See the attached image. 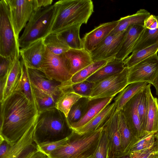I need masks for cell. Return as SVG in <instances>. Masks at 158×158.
Here are the masks:
<instances>
[{
    "mask_svg": "<svg viewBox=\"0 0 158 158\" xmlns=\"http://www.w3.org/2000/svg\"><path fill=\"white\" fill-rule=\"evenodd\" d=\"M39 113L35 105L16 90L1 102L0 136L13 145L35 125Z\"/></svg>",
    "mask_w": 158,
    "mask_h": 158,
    "instance_id": "6da1fadb",
    "label": "cell"
},
{
    "mask_svg": "<svg viewBox=\"0 0 158 158\" xmlns=\"http://www.w3.org/2000/svg\"><path fill=\"white\" fill-rule=\"evenodd\" d=\"M73 131L65 115L55 107L39 112L33 139L37 145L58 141L67 137Z\"/></svg>",
    "mask_w": 158,
    "mask_h": 158,
    "instance_id": "7a4b0ae2",
    "label": "cell"
},
{
    "mask_svg": "<svg viewBox=\"0 0 158 158\" xmlns=\"http://www.w3.org/2000/svg\"><path fill=\"white\" fill-rule=\"evenodd\" d=\"M103 127L80 134L73 130L64 143L48 158H92L100 139Z\"/></svg>",
    "mask_w": 158,
    "mask_h": 158,
    "instance_id": "3957f363",
    "label": "cell"
},
{
    "mask_svg": "<svg viewBox=\"0 0 158 158\" xmlns=\"http://www.w3.org/2000/svg\"><path fill=\"white\" fill-rule=\"evenodd\" d=\"M54 4L56 11L51 32L57 33L74 25L86 24L94 12L91 0H61Z\"/></svg>",
    "mask_w": 158,
    "mask_h": 158,
    "instance_id": "277c9868",
    "label": "cell"
},
{
    "mask_svg": "<svg viewBox=\"0 0 158 158\" xmlns=\"http://www.w3.org/2000/svg\"><path fill=\"white\" fill-rule=\"evenodd\" d=\"M56 11L54 3L34 11L19 37L20 48L37 40L44 38L51 32Z\"/></svg>",
    "mask_w": 158,
    "mask_h": 158,
    "instance_id": "5b68a950",
    "label": "cell"
},
{
    "mask_svg": "<svg viewBox=\"0 0 158 158\" xmlns=\"http://www.w3.org/2000/svg\"><path fill=\"white\" fill-rule=\"evenodd\" d=\"M19 40L11 21L6 0L0 1V56L12 63L20 57Z\"/></svg>",
    "mask_w": 158,
    "mask_h": 158,
    "instance_id": "8992f818",
    "label": "cell"
},
{
    "mask_svg": "<svg viewBox=\"0 0 158 158\" xmlns=\"http://www.w3.org/2000/svg\"><path fill=\"white\" fill-rule=\"evenodd\" d=\"M40 70L49 78L63 84L70 82L72 77L69 62L64 54L55 55L47 48Z\"/></svg>",
    "mask_w": 158,
    "mask_h": 158,
    "instance_id": "52a82bcc",
    "label": "cell"
},
{
    "mask_svg": "<svg viewBox=\"0 0 158 158\" xmlns=\"http://www.w3.org/2000/svg\"><path fill=\"white\" fill-rule=\"evenodd\" d=\"M129 68L94 82L90 98L114 97L128 85Z\"/></svg>",
    "mask_w": 158,
    "mask_h": 158,
    "instance_id": "ba28073f",
    "label": "cell"
},
{
    "mask_svg": "<svg viewBox=\"0 0 158 158\" xmlns=\"http://www.w3.org/2000/svg\"><path fill=\"white\" fill-rule=\"evenodd\" d=\"M16 38L35 10L34 0H6Z\"/></svg>",
    "mask_w": 158,
    "mask_h": 158,
    "instance_id": "9c48e42d",
    "label": "cell"
},
{
    "mask_svg": "<svg viewBox=\"0 0 158 158\" xmlns=\"http://www.w3.org/2000/svg\"><path fill=\"white\" fill-rule=\"evenodd\" d=\"M158 75V56L157 54L129 68L128 84L139 82L152 84Z\"/></svg>",
    "mask_w": 158,
    "mask_h": 158,
    "instance_id": "30bf717a",
    "label": "cell"
},
{
    "mask_svg": "<svg viewBox=\"0 0 158 158\" xmlns=\"http://www.w3.org/2000/svg\"><path fill=\"white\" fill-rule=\"evenodd\" d=\"M126 31L116 34H110L90 52L93 62L115 58L121 48Z\"/></svg>",
    "mask_w": 158,
    "mask_h": 158,
    "instance_id": "8fae6325",
    "label": "cell"
},
{
    "mask_svg": "<svg viewBox=\"0 0 158 158\" xmlns=\"http://www.w3.org/2000/svg\"><path fill=\"white\" fill-rule=\"evenodd\" d=\"M119 110L115 111L103 127L107 137L108 158H116L122 155L121 141L118 129Z\"/></svg>",
    "mask_w": 158,
    "mask_h": 158,
    "instance_id": "7c38bea8",
    "label": "cell"
},
{
    "mask_svg": "<svg viewBox=\"0 0 158 158\" xmlns=\"http://www.w3.org/2000/svg\"><path fill=\"white\" fill-rule=\"evenodd\" d=\"M28 76L31 84L58 99L63 92L62 83L48 77L41 71L27 68Z\"/></svg>",
    "mask_w": 158,
    "mask_h": 158,
    "instance_id": "4fadbf2b",
    "label": "cell"
},
{
    "mask_svg": "<svg viewBox=\"0 0 158 158\" xmlns=\"http://www.w3.org/2000/svg\"><path fill=\"white\" fill-rule=\"evenodd\" d=\"M35 127L31 128L12 146L4 158H30L39 151L33 139Z\"/></svg>",
    "mask_w": 158,
    "mask_h": 158,
    "instance_id": "5bb4252c",
    "label": "cell"
},
{
    "mask_svg": "<svg viewBox=\"0 0 158 158\" xmlns=\"http://www.w3.org/2000/svg\"><path fill=\"white\" fill-rule=\"evenodd\" d=\"M46 48L42 39L20 48V56L27 68L40 70Z\"/></svg>",
    "mask_w": 158,
    "mask_h": 158,
    "instance_id": "9a60e30c",
    "label": "cell"
},
{
    "mask_svg": "<svg viewBox=\"0 0 158 158\" xmlns=\"http://www.w3.org/2000/svg\"><path fill=\"white\" fill-rule=\"evenodd\" d=\"M20 57L13 62L4 83L0 85V102L15 92L19 84L22 74Z\"/></svg>",
    "mask_w": 158,
    "mask_h": 158,
    "instance_id": "2e32d148",
    "label": "cell"
},
{
    "mask_svg": "<svg viewBox=\"0 0 158 158\" xmlns=\"http://www.w3.org/2000/svg\"><path fill=\"white\" fill-rule=\"evenodd\" d=\"M118 23L116 20L101 24L86 33L81 39L83 48L90 52L110 34Z\"/></svg>",
    "mask_w": 158,
    "mask_h": 158,
    "instance_id": "e0dca14e",
    "label": "cell"
},
{
    "mask_svg": "<svg viewBox=\"0 0 158 158\" xmlns=\"http://www.w3.org/2000/svg\"><path fill=\"white\" fill-rule=\"evenodd\" d=\"M120 110L129 129L135 138H139L145 133L144 131L136 110L135 95Z\"/></svg>",
    "mask_w": 158,
    "mask_h": 158,
    "instance_id": "ac0fdd59",
    "label": "cell"
},
{
    "mask_svg": "<svg viewBox=\"0 0 158 158\" xmlns=\"http://www.w3.org/2000/svg\"><path fill=\"white\" fill-rule=\"evenodd\" d=\"M114 97L90 99L82 118L79 121L71 125L70 128L75 130L87 124L110 103Z\"/></svg>",
    "mask_w": 158,
    "mask_h": 158,
    "instance_id": "d6986e66",
    "label": "cell"
},
{
    "mask_svg": "<svg viewBox=\"0 0 158 158\" xmlns=\"http://www.w3.org/2000/svg\"><path fill=\"white\" fill-rule=\"evenodd\" d=\"M64 54L69 62L72 76L93 62L90 52L84 48H70Z\"/></svg>",
    "mask_w": 158,
    "mask_h": 158,
    "instance_id": "ffe728a7",
    "label": "cell"
},
{
    "mask_svg": "<svg viewBox=\"0 0 158 158\" xmlns=\"http://www.w3.org/2000/svg\"><path fill=\"white\" fill-rule=\"evenodd\" d=\"M144 28V26L138 25H131L127 28L121 48L115 58L123 61L128 57Z\"/></svg>",
    "mask_w": 158,
    "mask_h": 158,
    "instance_id": "44dd1931",
    "label": "cell"
},
{
    "mask_svg": "<svg viewBox=\"0 0 158 158\" xmlns=\"http://www.w3.org/2000/svg\"><path fill=\"white\" fill-rule=\"evenodd\" d=\"M144 131L153 132L158 131V100L152 95L151 84H148V96L146 120Z\"/></svg>",
    "mask_w": 158,
    "mask_h": 158,
    "instance_id": "7402d4cb",
    "label": "cell"
},
{
    "mask_svg": "<svg viewBox=\"0 0 158 158\" xmlns=\"http://www.w3.org/2000/svg\"><path fill=\"white\" fill-rule=\"evenodd\" d=\"M116 109V105L114 102L110 103L87 124L73 131L80 134H83L102 128Z\"/></svg>",
    "mask_w": 158,
    "mask_h": 158,
    "instance_id": "603a6c76",
    "label": "cell"
},
{
    "mask_svg": "<svg viewBox=\"0 0 158 158\" xmlns=\"http://www.w3.org/2000/svg\"><path fill=\"white\" fill-rule=\"evenodd\" d=\"M150 15V13L146 10L141 9L135 14L121 18L118 20V24L110 34L122 32L131 25H138L144 26L145 20Z\"/></svg>",
    "mask_w": 158,
    "mask_h": 158,
    "instance_id": "cb8c5ba5",
    "label": "cell"
},
{
    "mask_svg": "<svg viewBox=\"0 0 158 158\" xmlns=\"http://www.w3.org/2000/svg\"><path fill=\"white\" fill-rule=\"evenodd\" d=\"M123 61L114 58L101 68L85 80L95 82L120 73L124 69Z\"/></svg>",
    "mask_w": 158,
    "mask_h": 158,
    "instance_id": "d4e9b609",
    "label": "cell"
},
{
    "mask_svg": "<svg viewBox=\"0 0 158 158\" xmlns=\"http://www.w3.org/2000/svg\"><path fill=\"white\" fill-rule=\"evenodd\" d=\"M69 85L62 86L63 92L58 98L56 108L62 112L66 117L73 105L82 97L80 95L72 91Z\"/></svg>",
    "mask_w": 158,
    "mask_h": 158,
    "instance_id": "484cf974",
    "label": "cell"
},
{
    "mask_svg": "<svg viewBox=\"0 0 158 158\" xmlns=\"http://www.w3.org/2000/svg\"><path fill=\"white\" fill-rule=\"evenodd\" d=\"M148 84L147 82H139L128 85L118 94L114 99L116 110H121L132 98Z\"/></svg>",
    "mask_w": 158,
    "mask_h": 158,
    "instance_id": "4316f807",
    "label": "cell"
},
{
    "mask_svg": "<svg viewBox=\"0 0 158 158\" xmlns=\"http://www.w3.org/2000/svg\"><path fill=\"white\" fill-rule=\"evenodd\" d=\"M118 129L120 133L122 155L129 153L136 139L129 129L122 111L119 110Z\"/></svg>",
    "mask_w": 158,
    "mask_h": 158,
    "instance_id": "83f0119b",
    "label": "cell"
},
{
    "mask_svg": "<svg viewBox=\"0 0 158 158\" xmlns=\"http://www.w3.org/2000/svg\"><path fill=\"white\" fill-rule=\"evenodd\" d=\"M35 106L39 112L56 107L57 99L31 84Z\"/></svg>",
    "mask_w": 158,
    "mask_h": 158,
    "instance_id": "f1b7e54d",
    "label": "cell"
},
{
    "mask_svg": "<svg viewBox=\"0 0 158 158\" xmlns=\"http://www.w3.org/2000/svg\"><path fill=\"white\" fill-rule=\"evenodd\" d=\"M81 25H74L56 33L70 48L82 49L83 48L82 39L80 36V31Z\"/></svg>",
    "mask_w": 158,
    "mask_h": 158,
    "instance_id": "f546056e",
    "label": "cell"
},
{
    "mask_svg": "<svg viewBox=\"0 0 158 158\" xmlns=\"http://www.w3.org/2000/svg\"><path fill=\"white\" fill-rule=\"evenodd\" d=\"M158 21V16H156ZM158 42V27L154 29L145 28L136 41L132 53L144 49Z\"/></svg>",
    "mask_w": 158,
    "mask_h": 158,
    "instance_id": "4dcf8cb0",
    "label": "cell"
},
{
    "mask_svg": "<svg viewBox=\"0 0 158 158\" xmlns=\"http://www.w3.org/2000/svg\"><path fill=\"white\" fill-rule=\"evenodd\" d=\"M44 40L46 47L56 55L63 54L70 49L56 33L51 32L44 38Z\"/></svg>",
    "mask_w": 158,
    "mask_h": 158,
    "instance_id": "1f68e13d",
    "label": "cell"
},
{
    "mask_svg": "<svg viewBox=\"0 0 158 158\" xmlns=\"http://www.w3.org/2000/svg\"><path fill=\"white\" fill-rule=\"evenodd\" d=\"M158 52V42L144 49L132 53L123 61L125 67L128 68L150 56L157 54Z\"/></svg>",
    "mask_w": 158,
    "mask_h": 158,
    "instance_id": "d6a6232c",
    "label": "cell"
},
{
    "mask_svg": "<svg viewBox=\"0 0 158 158\" xmlns=\"http://www.w3.org/2000/svg\"><path fill=\"white\" fill-rule=\"evenodd\" d=\"M90 99L89 98L82 97L73 105L67 117L69 127L82 118Z\"/></svg>",
    "mask_w": 158,
    "mask_h": 158,
    "instance_id": "836d02e7",
    "label": "cell"
},
{
    "mask_svg": "<svg viewBox=\"0 0 158 158\" xmlns=\"http://www.w3.org/2000/svg\"><path fill=\"white\" fill-rule=\"evenodd\" d=\"M111 59L93 62L77 72L72 77L70 80L71 84L85 80L99 69L105 65Z\"/></svg>",
    "mask_w": 158,
    "mask_h": 158,
    "instance_id": "e575fe53",
    "label": "cell"
},
{
    "mask_svg": "<svg viewBox=\"0 0 158 158\" xmlns=\"http://www.w3.org/2000/svg\"><path fill=\"white\" fill-rule=\"evenodd\" d=\"M148 84L140 89L135 95L136 110L143 127V131L146 120L148 101Z\"/></svg>",
    "mask_w": 158,
    "mask_h": 158,
    "instance_id": "d590c367",
    "label": "cell"
},
{
    "mask_svg": "<svg viewBox=\"0 0 158 158\" xmlns=\"http://www.w3.org/2000/svg\"><path fill=\"white\" fill-rule=\"evenodd\" d=\"M20 59L22 65V74L20 82L17 90L20 91L28 100L35 105L31 83L28 76L27 68L21 56Z\"/></svg>",
    "mask_w": 158,
    "mask_h": 158,
    "instance_id": "8d00e7d4",
    "label": "cell"
},
{
    "mask_svg": "<svg viewBox=\"0 0 158 158\" xmlns=\"http://www.w3.org/2000/svg\"><path fill=\"white\" fill-rule=\"evenodd\" d=\"M156 134L153 132H145L139 138L136 139L131 148L129 153L148 149L154 146L156 143Z\"/></svg>",
    "mask_w": 158,
    "mask_h": 158,
    "instance_id": "74e56055",
    "label": "cell"
},
{
    "mask_svg": "<svg viewBox=\"0 0 158 158\" xmlns=\"http://www.w3.org/2000/svg\"><path fill=\"white\" fill-rule=\"evenodd\" d=\"M94 83L86 80L71 84V90L82 97L90 98Z\"/></svg>",
    "mask_w": 158,
    "mask_h": 158,
    "instance_id": "f35d334b",
    "label": "cell"
},
{
    "mask_svg": "<svg viewBox=\"0 0 158 158\" xmlns=\"http://www.w3.org/2000/svg\"><path fill=\"white\" fill-rule=\"evenodd\" d=\"M108 151L107 137L106 131L103 127L100 139L92 158H108Z\"/></svg>",
    "mask_w": 158,
    "mask_h": 158,
    "instance_id": "ab89813d",
    "label": "cell"
},
{
    "mask_svg": "<svg viewBox=\"0 0 158 158\" xmlns=\"http://www.w3.org/2000/svg\"><path fill=\"white\" fill-rule=\"evenodd\" d=\"M66 138L58 141L45 143L37 145L38 149L47 156L52 152L63 144Z\"/></svg>",
    "mask_w": 158,
    "mask_h": 158,
    "instance_id": "60d3db41",
    "label": "cell"
},
{
    "mask_svg": "<svg viewBox=\"0 0 158 158\" xmlns=\"http://www.w3.org/2000/svg\"><path fill=\"white\" fill-rule=\"evenodd\" d=\"M12 63L9 59L0 56V85L4 83Z\"/></svg>",
    "mask_w": 158,
    "mask_h": 158,
    "instance_id": "b9f144b4",
    "label": "cell"
},
{
    "mask_svg": "<svg viewBox=\"0 0 158 158\" xmlns=\"http://www.w3.org/2000/svg\"><path fill=\"white\" fill-rule=\"evenodd\" d=\"M158 151V146L156 142L154 146L150 148L132 152L130 154L131 158H148L152 153Z\"/></svg>",
    "mask_w": 158,
    "mask_h": 158,
    "instance_id": "7bdbcfd3",
    "label": "cell"
},
{
    "mask_svg": "<svg viewBox=\"0 0 158 158\" xmlns=\"http://www.w3.org/2000/svg\"><path fill=\"white\" fill-rule=\"evenodd\" d=\"M12 146L8 141L0 136V158H4Z\"/></svg>",
    "mask_w": 158,
    "mask_h": 158,
    "instance_id": "ee69618b",
    "label": "cell"
},
{
    "mask_svg": "<svg viewBox=\"0 0 158 158\" xmlns=\"http://www.w3.org/2000/svg\"><path fill=\"white\" fill-rule=\"evenodd\" d=\"M145 28L149 29H154L158 27V21L156 16L150 15L144 21Z\"/></svg>",
    "mask_w": 158,
    "mask_h": 158,
    "instance_id": "f6af8a7d",
    "label": "cell"
},
{
    "mask_svg": "<svg viewBox=\"0 0 158 158\" xmlns=\"http://www.w3.org/2000/svg\"><path fill=\"white\" fill-rule=\"evenodd\" d=\"M35 10L52 5L53 0H34Z\"/></svg>",
    "mask_w": 158,
    "mask_h": 158,
    "instance_id": "bcb514c9",
    "label": "cell"
},
{
    "mask_svg": "<svg viewBox=\"0 0 158 158\" xmlns=\"http://www.w3.org/2000/svg\"><path fill=\"white\" fill-rule=\"evenodd\" d=\"M30 158H48L47 156L40 151L34 154Z\"/></svg>",
    "mask_w": 158,
    "mask_h": 158,
    "instance_id": "7dc6e473",
    "label": "cell"
},
{
    "mask_svg": "<svg viewBox=\"0 0 158 158\" xmlns=\"http://www.w3.org/2000/svg\"><path fill=\"white\" fill-rule=\"evenodd\" d=\"M152 84L155 87L156 89V95L158 96V75L155 79Z\"/></svg>",
    "mask_w": 158,
    "mask_h": 158,
    "instance_id": "c3c4849f",
    "label": "cell"
},
{
    "mask_svg": "<svg viewBox=\"0 0 158 158\" xmlns=\"http://www.w3.org/2000/svg\"><path fill=\"white\" fill-rule=\"evenodd\" d=\"M116 158H131V157L130 154L129 153L118 156Z\"/></svg>",
    "mask_w": 158,
    "mask_h": 158,
    "instance_id": "681fc988",
    "label": "cell"
},
{
    "mask_svg": "<svg viewBox=\"0 0 158 158\" xmlns=\"http://www.w3.org/2000/svg\"><path fill=\"white\" fill-rule=\"evenodd\" d=\"M158 156V151L151 154L148 158H156Z\"/></svg>",
    "mask_w": 158,
    "mask_h": 158,
    "instance_id": "f907efd6",
    "label": "cell"
},
{
    "mask_svg": "<svg viewBox=\"0 0 158 158\" xmlns=\"http://www.w3.org/2000/svg\"><path fill=\"white\" fill-rule=\"evenodd\" d=\"M155 136L156 141L158 143V131L155 134Z\"/></svg>",
    "mask_w": 158,
    "mask_h": 158,
    "instance_id": "816d5d0a",
    "label": "cell"
},
{
    "mask_svg": "<svg viewBox=\"0 0 158 158\" xmlns=\"http://www.w3.org/2000/svg\"><path fill=\"white\" fill-rule=\"evenodd\" d=\"M156 158H158V156Z\"/></svg>",
    "mask_w": 158,
    "mask_h": 158,
    "instance_id": "f5cc1de1",
    "label": "cell"
},
{
    "mask_svg": "<svg viewBox=\"0 0 158 158\" xmlns=\"http://www.w3.org/2000/svg\"><path fill=\"white\" fill-rule=\"evenodd\" d=\"M157 145H158V143L157 142Z\"/></svg>",
    "mask_w": 158,
    "mask_h": 158,
    "instance_id": "db71d44e",
    "label": "cell"
}]
</instances>
